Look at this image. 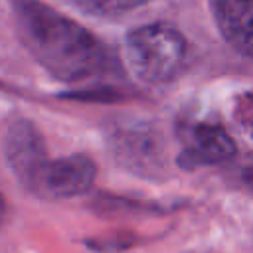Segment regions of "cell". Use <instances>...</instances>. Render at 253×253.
<instances>
[{"label":"cell","mask_w":253,"mask_h":253,"mask_svg":"<svg viewBox=\"0 0 253 253\" xmlns=\"http://www.w3.org/2000/svg\"><path fill=\"white\" fill-rule=\"evenodd\" d=\"M6 158L14 176L28 188L36 172L49 158L45 138L32 121L18 119L10 125L6 134Z\"/></svg>","instance_id":"8992f818"},{"label":"cell","mask_w":253,"mask_h":253,"mask_svg":"<svg viewBox=\"0 0 253 253\" xmlns=\"http://www.w3.org/2000/svg\"><path fill=\"white\" fill-rule=\"evenodd\" d=\"M215 26L223 40L243 57L251 55L253 0H210Z\"/></svg>","instance_id":"52a82bcc"},{"label":"cell","mask_w":253,"mask_h":253,"mask_svg":"<svg viewBox=\"0 0 253 253\" xmlns=\"http://www.w3.org/2000/svg\"><path fill=\"white\" fill-rule=\"evenodd\" d=\"M107 148L125 168L144 178L166 174V148L158 132L148 126H123L107 136Z\"/></svg>","instance_id":"3957f363"},{"label":"cell","mask_w":253,"mask_h":253,"mask_svg":"<svg viewBox=\"0 0 253 253\" xmlns=\"http://www.w3.org/2000/svg\"><path fill=\"white\" fill-rule=\"evenodd\" d=\"M10 2L22 42L55 79L79 83L115 71L105 43L75 20L40 0Z\"/></svg>","instance_id":"6da1fadb"},{"label":"cell","mask_w":253,"mask_h":253,"mask_svg":"<svg viewBox=\"0 0 253 253\" xmlns=\"http://www.w3.org/2000/svg\"><path fill=\"white\" fill-rule=\"evenodd\" d=\"M91 210L101 217H130V215H156L166 213L170 208H164L156 202L132 200L115 194H99L91 204Z\"/></svg>","instance_id":"ba28073f"},{"label":"cell","mask_w":253,"mask_h":253,"mask_svg":"<svg viewBox=\"0 0 253 253\" xmlns=\"http://www.w3.org/2000/svg\"><path fill=\"white\" fill-rule=\"evenodd\" d=\"M4 217H6V200H4V196H2V192H0V227H2Z\"/></svg>","instance_id":"8fae6325"},{"label":"cell","mask_w":253,"mask_h":253,"mask_svg":"<svg viewBox=\"0 0 253 253\" xmlns=\"http://www.w3.org/2000/svg\"><path fill=\"white\" fill-rule=\"evenodd\" d=\"M97 178V164L89 154L77 152L45 160L36 172L28 190L43 200H67L91 190Z\"/></svg>","instance_id":"277c9868"},{"label":"cell","mask_w":253,"mask_h":253,"mask_svg":"<svg viewBox=\"0 0 253 253\" xmlns=\"http://www.w3.org/2000/svg\"><path fill=\"white\" fill-rule=\"evenodd\" d=\"M142 241V235L130 229H117L103 235H93L85 239V245L97 253H119L125 249H130Z\"/></svg>","instance_id":"9c48e42d"},{"label":"cell","mask_w":253,"mask_h":253,"mask_svg":"<svg viewBox=\"0 0 253 253\" xmlns=\"http://www.w3.org/2000/svg\"><path fill=\"white\" fill-rule=\"evenodd\" d=\"M148 2L150 0H75V4L95 16H121Z\"/></svg>","instance_id":"30bf717a"},{"label":"cell","mask_w":253,"mask_h":253,"mask_svg":"<svg viewBox=\"0 0 253 253\" xmlns=\"http://www.w3.org/2000/svg\"><path fill=\"white\" fill-rule=\"evenodd\" d=\"M190 45L184 34L164 22L134 28L125 38L126 65L146 85H162L176 79L188 61Z\"/></svg>","instance_id":"7a4b0ae2"},{"label":"cell","mask_w":253,"mask_h":253,"mask_svg":"<svg viewBox=\"0 0 253 253\" xmlns=\"http://www.w3.org/2000/svg\"><path fill=\"white\" fill-rule=\"evenodd\" d=\"M237 154V146L221 125L192 123L184 130V148L176 164L182 170H196L202 166L221 164Z\"/></svg>","instance_id":"5b68a950"}]
</instances>
